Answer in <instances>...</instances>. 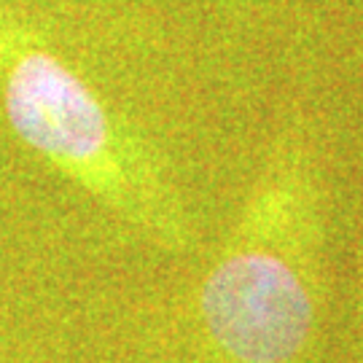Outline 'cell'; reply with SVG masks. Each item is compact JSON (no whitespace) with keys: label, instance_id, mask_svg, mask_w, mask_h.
I'll return each instance as SVG.
<instances>
[{"label":"cell","instance_id":"1","mask_svg":"<svg viewBox=\"0 0 363 363\" xmlns=\"http://www.w3.org/2000/svg\"><path fill=\"white\" fill-rule=\"evenodd\" d=\"M0 100L13 132L97 194L130 202L132 172L100 100L0 3Z\"/></svg>","mask_w":363,"mask_h":363},{"label":"cell","instance_id":"2","mask_svg":"<svg viewBox=\"0 0 363 363\" xmlns=\"http://www.w3.org/2000/svg\"><path fill=\"white\" fill-rule=\"evenodd\" d=\"M202 312L223 350L242 363H286L310 331L312 307L283 261L242 253L223 261L205 286Z\"/></svg>","mask_w":363,"mask_h":363}]
</instances>
